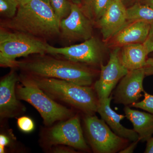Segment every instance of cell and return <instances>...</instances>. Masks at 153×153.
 Segmentation results:
<instances>
[{
    "instance_id": "34",
    "label": "cell",
    "mask_w": 153,
    "mask_h": 153,
    "mask_svg": "<svg viewBox=\"0 0 153 153\" xmlns=\"http://www.w3.org/2000/svg\"><path fill=\"white\" fill-rule=\"evenodd\" d=\"M122 1L124 3L125 2H127L130 1H131V0H122Z\"/></svg>"
},
{
    "instance_id": "7",
    "label": "cell",
    "mask_w": 153,
    "mask_h": 153,
    "mask_svg": "<svg viewBox=\"0 0 153 153\" xmlns=\"http://www.w3.org/2000/svg\"><path fill=\"white\" fill-rule=\"evenodd\" d=\"M47 53L61 55L72 62L100 66L103 64L105 47L98 38L92 36L81 44L57 48L47 43Z\"/></svg>"
},
{
    "instance_id": "10",
    "label": "cell",
    "mask_w": 153,
    "mask_h": 153,
    "mask_svg": "<svg viewBox=\"0 0 153 153\" xmlns=\"http://www.w3.org/2000/svg\"><path fill=\"white\" fill-rule=\"evenodd\" d=\"M93 25L80 6L72 3L70 14L60 21V35L69 41H85L93 36Z\"/></svg>"
},
{
    "instance_id": "28",
    "label": "cell",
    "mask_w": 153,
    "mask_h": 153,
    "mask_svg": "<svg viewBox=\"0 0 153 153\" xmlns=\"http://www.w3.org/2000/svg\"><path fill=\"white\" fill-rule=\"evenodd\" d=\"M140 140H137L135 141L132 142L131 144L130 145H128L126 148L121 150L119 153H133L134 150L135 148H136L138 143L139 142Z\"/></svg>"
},
{
    "instance_id": "4",
    "label": "cell",
    "mask_w": 153,
    "mask_h": 153,
    "mask_svg": "<svg viewBox=\"0 0 153 153\" xmlns=\"http://www.w3.org/2000/svg\"><path fill=\"white\" fill-rule=\"evenodd\" d=\"M0 30V64L4 67H16L19 57L47 53V43L38 38L21 32Z\"/></svg>"
},
{
    "instance_id": "6",
    "label": "cell",
    "mask_w": 153,
    "mask_h": 153,
    "mask_svg": "<svg viewBox=\"0 0 153 153\" xmlns=\"http://www.w3.org/2000/svg\"><path fill=\"white\" fill-rule=\"evenodd\" d=\"M84 122L88 139L94 152H119L128 145L129 141L117 135L103 120L86 114Z\"/></svg>"
},
{
    "instance_id": "1",
    "label": "cell",
    "mask_w": 153,
    "mask_h": 153,
    "mask_svg": "<svg viewBox=\"0 0 153 153\" xmlns=\"http://www.w3.org/2000/svg\"><path fill=\"white\" fill-rule=\"evenodd\" d=\"M60 24L50 5L41 0H31L19 6L15 16L1 26L36 38H50L60 35Z\"/></svg>"
},
{
    "instance_id": "25",
    "label": "cell",
    "mask_w": 153,
    "mask_h": 153,
    "mask_svg": "<svg viewBox=\"0 0 153 153\" xmlns=\"http://www.w3.org/2000/svg\"><path fill=\"white\" fill-rule=\"evenodd\" d=\"M144 69L146 76L153 75V57L147 58Z\"/></svg>"
},
{
    "instance_id": "14",
    "label": "cell",
    "mask_w": 153,
    "mask_h": 153,
    "mask_svg": "<svg viewBox=\"0 0 153 153\" xmlns=\"http://www.w3.org/2000/svg\"><path fill=\"white\" fill-rule=\"evenodd\" d=\"M113 99L112 96L111 95L108 98L98 99L97 112L100 115L102 119L119 136L129 141L140 140L138 135L134 129L126 128L120 123L121 121L126 117V116L119 114L111 108V102Z\"/></svg>"
},
{
    "instance_id": "13",
    "label": "cell",
    "mask_w": 153,
    "mask_h": 153,
    "mask_svg": "<svg viewBox=\"0 0 153 153\" xmlns=\"http://www.w3.org/2000/svg\"><path fill=\"white\" fill-rule=\"evenodd\" d=\"M19 80L16 72L12 71L0 82V115L1 118L13 117L23 110L16 91V85Z\"/></svg>"
},
{
    "instance_id": "32",
    "label": "cell",
    "mask_w": 153,
    "mask_h": 153,
    "mask_svg": "<svg viewBox=\"0 0 153 153\" xmlns=\"http://www.w3.org/2000/svg\"><path fill=\"white\" fill-rule=\"evenodd\" d=\"M70 1L73 4H76L79 6H81L82 4V0H70Z\"/></svg>"
},
{
    "instance_id": "29",
    "label": "cell",
    "mask_w": 153,
    "mask_h": 153,
    "mask_svg": "<svg viewBox=\"0 0 153 153\" xmlns=\"http://www.w3.org/2000/svg\"><path fill=\"white\" fill-rule=\"evenodd\" d=\"M146 153H153V137L147 141L145 151Z\"/></svg>"
},
{
    "instance_id": "11",
    "label": "cell",
    "mask_w": 153,
    "mask_h": 153,
    "mask_svg": "<svg viewBox=\"0 0 153 153\" xmlns=\"http://www.w3.org/2000/svg\"><path fill=\"white\" fill-rule=\"evenodd\" d=\"M146 76L144 68L129 71L114 91V103L130 106L138 102L144 91L143 82Z\"/></svg>"
},
{
    "instance_id": "8",
    "label": "cell",
    "mask_w": 153,
    "mask_h": 153,
    "mask_svg": "<svg viewBox=\"0 0 153 153\" xmlns=\"http://www.w3.org/2000/svg\"><path fill=\"white\" fill-rule=\"evenodd\" d=\"M120 47H115L111 52L106 65L100 66L99 78L94 85L98 99L108 98L120 80L129 71L122 64L120 58Z\"/></svg>"
},
{
    "instance_id": "3",
    "label": "cell",
    "mask_w": 153,
    "mask_h": 153,
    "mask_svg": "<svg viewBox=\"0 0 153 153\" xmlns=\"http://www.w3.org/2000/svg\"><path fill=\"white\" fill-rule=\"evenodd\" d=\"M50 97L71 105L86 114L97 111L98 98L95 90L66 80L53 78L31 76L25 77Z\"/></svg>"
},
{
    "instance_id": "23",
    "label": "cell",
    "mask_w": 153,
    "mask_h": 153,
    "mask_svg": "<svg viewBox=\"0 0 153 153\" xmlns=\"http://www.w3.org/2000/svg\"><path fill=\"white\" fill-rule=\"evenodd\" d=\"M17 125L19 128L25 133L31 132L35 128L34 122L27 116H23L18 118Z\"/></svg>"
},
{
    "instance_id": "9",
    "label": "cell",
    "mask_w": 153,
    "mask_h": 153,
    "mask_svg": "<svg viewBox=\"0 0 153 153\" xmlns=\"http://www.w3.org/2000/svg\"><path fill=\"white\" fill-rule=\"evenodd\" d=\"M47 138L51 145H64L82 151L89 149L77 115L54 126L49 131Z\"/></svg>"
},
{
    "instance_id": "15",
    "label": "cell",
    "mask_w": 153,
    "mask_h": 153,
    "mask_svg": "<svg viewBox=\"0 0 153 153\" xmlns=\"http://www.w3.org/2000/svg\"><path fill=\"white\" fill-rule=\"evenodd\" d=\"M150 28L151 24L142 21L129 23L113 37L111 46L120 47L127 44H143Z\"/></svg>"
},
{
    "instance_id": "20",
    "label": "cell",
    "mask_w": 153,
    "mask_h": 153,
    "mask_svg": "<svg viewBox=\"0 0 153 153\" xmlns=\"http://www.w3.org/2000/svg\"><path fill=\"white\" fill-rule=\"evenodd\" d=\"M50 4L60 22L68 16L71 12L72 2L70 0H50Z\"/></svg>"
},
{
    "instance_id": "21",
    "label": "cell",
    "mask_w": 153,
    "mask_h": 153,
    "mask_svg": "<svg viewBox=\"0 0 153 153\" xmlns=\"http://www.w3.org/2000/svg\"><path fill=\"white\" fill-rule=\"evenodd\" d=\"M19 7L16 0H0V13L3 16L8 19L15 16Z\"/></svg>"
},
{
    "instance_id": "17",
    "label": "cell",
    "mask_w": 153,
    "mask_h": 153,
    "mask_svg": "<svg viewBox=\"0 0 153 153\" xmlns=\"http://www.w3.org/2000/svg\"><path fill=\"white\" fill-rule=\"evenodd\" d=\"M148 55L143 44H127L120 52L121 62L128 71L144 68Z\"/></svg>"
},
{
    "instance_id": "24",
    "label": "cell",
    "mask_w": 153,
    "mask_h": 153,
    "mask_svg": "<svg viewBox=\"0 0 153 153\" xmlns=\"http://www.w3.org/2000/svg\"><path fill=\"white\" fill-rule=\"evenodd\" d=\"M143 44L149 55L150 53H153V24L151 25L149 36Z\"/></svg>"
},
{
    "instance_id": "26",
    "label": "cell",
    "mask_w": 153,
    "mask_h": 153,
    "mask_svg": "<svg viewBox=\"0 0 153 153\" xmlns=\"http://www.w3.org/2000/svg\"><path fill=\"white\" fill-rule=\"evenodd\" d=\"M10 140L5 135L1 134L0 135V153L5 152V147L9 145Z\"/></svg>"
},
{
    "instance_id": "22",
    "label": "cell",
    "mask_w": 153,
    "mask_h": 153,
    "mask_svg": "<svg viewBox=\"0 0 153 153\" xmlns=\"http://www.w3.org/2000/svg\"><path fill=\"white\" fill-rule=\"evenodd\" d=\"M143 93V100L133 103L130 106L140 108L153 114V95H151L145 91Z\"/></svg>"
},
{
    "instance_id": "27",
    "label": "cell",
    "mask_w": 153,
    "mask_h": 153,
    "mask_svg": "<svg viewBox=\"0 0 153 153\" xmlns=\"http://www.w3.org/2000/svg\"><path fill=\"white\" fill-rule=\"evenodd\" d=\"M72 147L70 146H59L56 147L53 150V152L54 153H76L75 151L72 149Z\"/></svg>"
},
{
    "instance_id": "30",
    "label": "cell",
    "mask_w": 153,
    "mask_h": 153,
    "mask_svg": "<svg viewBox=\"0 0 153 153\" xmlns=\"http://www.w3.org/2000/svg\"><path fill=\"white\" fill-rule=\"evenodd\" d=\"M144 4L153 9V0H143Z\"/></svg>"
},
{
    "instance_id": "2",
    "label": "cell",
    "mask_w": 153,
    "mask_h": 153,
    "mask_svg": "<svg viewBox=\"0 0 153 153\" xmlns=\"http://www.w3.org/2000/svg\"><path fill=\"white\" fill-rule=\"evenodd\" d=\"M16 67L32 76L63 79L83 86L91 85L95 76L93 70L82 63L50 57L17 61Z\"/></svg>"
},
{
    "instance_id": "5",
    "label": "cell",
    "mask_w": 153,
    "mask_h": 153,
    "mask_svg": "<svg viewBox=\"0 0 153 153\" xmlns=\"http://www.w3.org/2000/svg\"><path fill=\"white\" fill-rule=\"evenodd\" d=\"M22 85L16 90L17 98L28 102L37 109L46 126H51L57 120H63L72 116V112L65 106L54 101L48 94L25 77Z\"/></svg>"
},
{
    "instance_id": "12",
    "label": "cell",
    "mask_w": 153,
    "mask_h": 153,
    "mask_svg": "<svg viewBox=\"0 0 153 153\" xmlns=\"http://www.w3.org/2000/svg\"><path fill=\"white\" fill-rule=\"evenodd\" d=\"M103 41H109L127 25V9L122 0H110L102 16L97 22Z\"/></svg>"
},
{
    "instance_id": "33",
    "label": "cell",
    "mask_w": 153,
    "mask_h": 153,
    "mask_svg": "<svg viewBox=\"0 0 153 153\" xmlns=\"http://www.w3.org/2000/svg\"><path fill=\"white\" fill-rule=\"evenodd\" d=\"M41 1H43L45 2V3L50 5V0H41Z\"/></svg>"
},
{
    "instance_id": "18",
    "label": "cell",
    "mask_w": 153,
    "mask_h": 153,
    "mask_svg": "<svg viewBox=\"0 0 153 153\" xmlns=\"http://www.w3.org/2000/svg\"><path fill=\"white\" fill-rule=\"evenodd\" d=\"M110 0H82L80 8L94 24L96 23L105 11Z\"/></svg>"
},
{
    "instance_id": "19",
    "label": "cell",
    "mask_w": 153,
    "mask_h": 153,
    "mask_svg": "<svg viewBox=\"0 0 153 153\" xmlns=\"http://www.w3.org/2000/svg\"><path fill=\"white\" fill-rule=\"evenodd\" d=\"M128 24L136 21L153 24V9L145 4L136 3L127 9Z\"/></svg>"
},
{
    "instance_id": "16",
    "label": "cell",
    "mask_w": 153,
    "mask_h": 153,
    "mask_svg": "<svg viewBox=\"0 0 153 153\" xmlns=\"http://www.w3.org/2000/svg\"><path fill=\"white\" fill-rule=\"evenodd\" d=\"M126 117L131 122L134 131L138 134L140 141H147L153 135V114L131 109L126 106Z\"/></svg>"
},
{
    "instance_id": "31",
    "label": "cell",
    "mask_w": 153,
    "mask_h": 153,
    "mask_svg": "<svg viewBox=\"0 0 153 153\" xmlns=\"http://www.w3.org/2000/svg\"><path fill=\"white\" fill-rule=\"evenodd\" d=\"M19 6L24 5L30 2L31 0H16Z\"/></svg>"
}]
</instances>
